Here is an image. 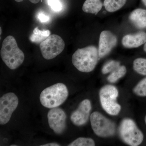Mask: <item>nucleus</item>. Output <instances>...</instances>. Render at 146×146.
I'll return each instance as SVG.
<instances>
[{
  "label": "nucleus",
  "instance_id": "f257e3e1",
  "mask_svg": "<svg viewBox=\"0 0 146 146\" xmlns=\"http://www.w3.org/2000/svg\"><path fill=\"white\" fill-rule=\"evenodd\" d=\"M98 50L94 46L78 49L73 54L72 62L78 71L89 73L94 70L99 58Z\"/></svg>",
  "mask_w": 146,
  "mask_h": 146
},
{
  "label": "nucleus",
  "instance_id": "f03ea898",
  "mask_svg": "<svg viewBox=\"0 0 146 146\" xmlns=\"http://www.w3.org/2000/svg\"><path fill=\"white\" fill-rule=\"evenodd\" d=\"M2 59L11 70H14L22 65L25 60V54L19 48L13 36H7L3 41L1 50Z\"/></svg>",
  "mask_w": 146,
  "mask_h": 146
},
{
  "label": "nucleus",
  "instance_id": "7ed1b4c3",
  "mask_svg": "<svg viewBox=\"0 0 146 146\" xmlns=\"http://www.w3.org/2000/svg\"><path fill=\"white\" fill-rule=\"evenodd\" d=\"M69 95L67 86L64 84L58 83L43 90L39 96L42 106L48 108L60 106L67 100Z\"/></svg>",
  "mask_w": 146,
  "mask_h": 146
},
{
  "label": "nucleus",
  "instance_id": "20e7f679",
  "mask_svg": "<svg viewBox=\"0 0 146 146\" xmlns=\"http://www.w3.org/2000/svg\"><path fill=\"white\" fill-rule=\"evenodd\" d=\"M119 133L123 142L129 146H138L143 141V132L135 122L129 118L123 119L120 123Z\"/></svg>",
  "mask_w": 146,
  "mask_h": 146
},
{
  "label": "nucleus",
  "instance_id": "39448f33",
  "mask_svg": "<svg viewBox=\"0 0 146 146\" xmlns=\"http://www.w3.org/2000/svg\"><path fill=\"white\" fill-rule=\"evenodd\" d=\"M119 91L115 86L112 85H105L99 92L100 102L103 109L110 115L115 116L121 110L120 105L117 102Z\"/></svg>",
  "mask_w": 146,
  "mask_h": 146
},
{
  "label": "nucleus",
  "instance_id": "423d86ee",
  "mask_svg": "<svg viewBox=\"0 0 146 146\" xmlns=\"http://www.w3.org/2000/svg\"><path fill=\"white\" fill-rule=\"evenodd\" d=\"M90 122L94 133L99 137L108 138L114 136L116 132L115 123L98 112L90 116Z\"/></svg>",
  "mask_w": 146,
  "mask_h": 146
},
{
  "label": "nucleus",
  "instance_id": "0eeeda50",
  "mask_svg": "<svg viewBox=\"0 0 146 146\" xmlns=\"http://www.w3.org/2000/svg\"><path fill=\"white\" fill-rule=\"evenodd\" d=\"M65 46L63 39L58 35L53 34L40 43V48L43 57L46 60H51L60 54Z\"/></svg>",
  "mask_w": 146,
  "mask_h": 146
},
{
  "label": "nucleus",
  "instance_id": "6e6552de",
  "mask_svg": "<svg viewBox=\"0 0 146 146\" xmlns=\"http://www.w3.org/2000/svg\"><path fill=\"white\" fill-rule=\"evenodd\" d=\"M19 104L17 96L13 93H7L0 98V124L4 125L10 120Z\"/></svg>",
  "mask_w": 146,
  "mask_h": 146
},
{
  "label": "nucleus",
  "instance_id": "1a4fd4ad",
  "mask_svg": "<svg viewBox=\"0 0 146 146\" xmlns=\"http://www.w3.org/2000/svg\"><path fill=\"white\" fill-rule=\"evenodd\" d=\"M50 128L57 135L64 133L66 128L67 115L63 110L59 108H51L47 115Z\"/></svg>",
  "mask_w": 146,
  "mask_h": 146
},
{
  "label": "nucleus",
  "instance_id": "9d476101",
  "mask_svg": "<svg viewBox=\"0 0 146 146\" xmlns=\"http://www.w3.org/2000/svg\"><path fill=\"white\" fill-rule=\"evenodd\" d=\"M91 109V101L88 99L83 100L80 103L78 108L71 114V121L77 126L84 125L89 120Z\"/></svg>",
  "mask_w": 146,
  "mask_h": 146
},
{
  "label": "nucleus",
  "instance_id": "9b49d317",
  "mask_svg": "<svg viewBox=\"0 0 146 146\" xmlns=\"http://www.w3.org/2000/svg\"><path fill=\"white\" fill-rule=\"evenodd\" d=\"M117 38L115 34L109 31H104L100 35L98 53L100 58L107 55L116 46Z\"/></svg>",
  "mask_w": 146,
  "mask_h": 146
},
{
  "label": "nucleus",
  "instance_id": "f8f14e48",
  "mask_svg": "<svg viewBox=\"0 0 146 146\" xmlns=\"http://www.w3.org/2000/svg\"><path fill=\"white\" fill-rule=\"evenodd\" d=\"M146 42V33L141 31L133 34H128L123 37L122 44L127 48L141 46Z\"/></svg>",
  "mask_w": 146,
  "mask_h": 146
},
{
  "label": "nucleus",
  "instance_id": "ddd939ff",
  "mask_svg": "<svg viewBox=\"0 0 146 146\" xmlns=\"http://www.w3.org/2000/svg\"><path fill=\"white\" fill-rule=\"evenodd\" d=\"M129 21L139 29L146 28V10L138 8L134 9L129 15Z\"/></svg>",
  "mask_w": 146,
  "mask_h": 146
},
{
  "label": "nucleus",
  "instance_id": "4468645a",
  "mask_svg": "<svg viewBox=\"0 0 146 146\" xmlns=\"http://www.w3.org/2000/svg\"><path fill=\"white\" fill-rule=\"evenodd\" d=\"M103 3L101 0H86L82 6L84 12L97 15L101 10Z\"/></svg>",
  "mask_w": 146,
  "mask_h": 146
},
{
  "label": "nucleus",
  "instance_id": "2eb2a0df",
  "mask_svg": "<svg viewBox=\"0 0 146 146\" xmlns=\"http://www.w3.org/2000/svg\"><path fill=\"white\" fill-rule=\"evenodd\" d=\"M51 32L49 30H40L38 27L33 30L32 34L29 37L31 42L35 44L41 43L45 41L50 35Z\"/></svg>",
  "mask_w": 146,
  "mask_h": 146
},
{
  "label": "nucleus",
  "instance_id": "dca6fc26",
  "mask_svg": "<svg viewBox=\"0 0 146 146\" xmlns=\"http://www.w3.org/2000/svg\"><path fill=\"white\" fill-rule=\"evenodd\" d=\"M127 0H104L103 6L108 12H115L119 10L126 3Z\"/></svg>",
  "mask_w": 146,
  "mask_h": 146
},
{
  "label": "nucleus",
  "instance_id": "f3484780",
  "mask_svg": "<svg viewBox=\"0 0 146 146\" xmlns=\"http://www.w3.org/2000/svg\"><path fill=\"white\" fill-rule=\"evenodd\" d=\"M127 72V69L124 65H120L113 72L110 73L108 77V81L110 83H114L118 81L125 75Z\"/></svg>",
  "mask_w": 146,
  "mask_h": 146
},
{
  "label": "nucleus",
  "instance_id": "a211bd4d",
  "mask_svg": "<svg viewBox=\"0 0 146 146\" xmlns=\"http://www.w3.org/2000/svg\"><path fill=\"white\" fill-rule=\"evenodd\" d=\"M133 69L136 73L146 76V58H139L133 62Z\"/></svg>",
  "mask_w": 146,
  "mask_h": 146
},
{
  "label": "nucleus",
  "instance_id": "6ab92c4d",
  "mask_svg": "<svg viewBox=\"0 0 146 146\" xmlns=\"http://www.w3.org/2000/svg\"><path fill=\"white\" fill-rule=\"evenodd\" d=\"M95 141L93 139L89 138L80 137L76 139L70 143L68 146H94Z\"/></svg>",
  "mask_w": 146,
  "mask_h": 146
},
{
  "label": "nucleus",
  "instance_id": "aec40b11",
  "mask_svg": "<svg viewBox=\"0 0 146 146\" xmlns=\"http://www.w3.org/2000/svg\"><path fill=\"white\" fill-rule=\"evenodd\" d=\"M134 94L139 97L146 96V77L139 82L133 88Z\"/></svg>",
  "mask_w": 146,
  "mask_h": 146
},
{
  "label": "nucleus",
  "instance_id": "412c9836",
  "mask_svg": "<svg viewBox=\"0 0 146 146\" xmlns=\"http://www.w3.org/2000/svg\"><path fill=\"white\" fill-rule=\"evenodd\" d=\"M120 65L119 62L115 60H111L107 62L103 67L102 72L106 74L111 73Z\"/></svg>",
  "mask_w": 146,
  "mask_h": 146
},
{
  "label": "nucleus",
  "instance_id": "4be33fe9",
  "mask_svg": "<svg viewBox=\"0 0 146 146\" xmlns=\"http://www.w3.org/2000/svg\"><path fill=\"white\" fill-rule=\"evenodd\" d=\"M48 4L55 11H60L62 9V5L59 0H48Z\"/></svg>",
  "mask_w": 146,
  "mask_h": 146
},
{
  "label": "nucleus",
  "instance_id": "5701e85b",
  "mask_svg": "<svg viewBox=\"0 0 146 146\" xmlns=\"http://www.w3.org/2000/svg\"><path fill=\"white\" fill-rule=\"evenodd\" d=\"M37 18L42 23H47L50 20L49 17L43 13H39L37 16Z\"/></svg>",
  "mask_w": 146,
  "mask_h": 146
},
{
  "label": "nucleus",
  "instance_id": "b1692460",
  "mask_svg": "<svg viewBox=\"0 0 146 146\" xmlns=\"http://www.w3.org/2000/svg\"><path fill=\"white\" fill-rule=\"evenodd\" d=\"M60 145L59 144L56 143H48L44 144L43 145H41L40 146H60Z\"/></svg>",
  "mask_w": 146,
  "mask_h": 146
},
{
  "label": "nucleus",
  "instance_id": "393cba45",
  "mask_svg": "<svg viewBox=\"0 0 146 146\" xmlns=\"http://www.w3.org/2000/svg\"><path fill=\"white\" fill-rule=\"evenodd\" d=\"M14 1H16L17 2H21L23 1V0H14ZM29 1H30L32 3L36 4L39 3L40 0H29Z\"/></svg>",
  "mask_w": 146,
  "mask_h": 146
},
{
  "label": "nucleus",
  "instance_id": "a878e982",
  "mask_svg": "<svg viewBox=\"0 0 146 146\" xmlns=\"http://www.w3.org/2000/svg\"><path fill=\"white\" fill-rule=\"evenodd\" d=\"M143 49L144 51L146 52V42L145 44H144Z\"/></svg>",
  "mask_w": 146,
  "mask_h": 146
},
{
  "label": "nucleus",
  "instance_id": "bb28decb",
  "mask_svg": "<svg viewBox=\"0 0 146 146\" xmlns=\"http://www.w3.org/2000/svg\"><path fill=\"white\" fill-rule=\"evenodd\" d=\"M142 2L146 7V0H142Z\"/></svg>",
  "mask_w": 146,
  "mask_h": 146
},
{
  "label": "nucleus",
  "instance_id": "cd10ccee",
  "mask_svg": "<svg viewBox=\"0 0 146 146\" xmlns=\"http://www.w3.org/2000/svg\"><path fill=\"white\" fill-rule=\"evenodd\" d=\"M10 146H17L18 145H11Z\"/></svg>",
  "mask_w": 146,
  "mask_h": 146
},
{
  "label": "nucleus",
  "instance_id": "c85d7f7f",
  "mask_svg": "<svg viewBox=\"0 0 146 146\" xmlns=\"http://www.w3.org/2000/svg\"><path fill=\"white\" fill-rule=\"evenodd\" d=\"M145 122L146 124V115L145 117Z\"/></svg>",
  "mask_w": 146,
  "mask_h": 146
}]
</instances>
